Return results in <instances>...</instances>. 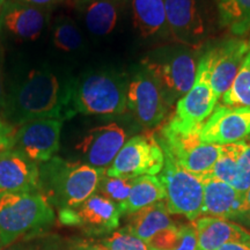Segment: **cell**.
I'll return each instance as SVG.
<instances>
[{
  "mask_svg": "<svg viewBox=\"0 0 250 250\" xmlns=\"http://www.w3.org/2000/svg\"><path fill=\"white\" fill-rule=\"evenodd\" d=\"M73 80L61 79L46 70H33L9 99L6 118L15 124L37 120L71 118Z\"/></svg>",
  "mask_w": 250,
  "mask_h": 250,
  "instance_id": "obj_1",
  "label": "cell"
},
{
  "mask_svg": "<svg viewBox=\"0 0 250 250\" xmlns=\"http://www.w3.org/2000/svg\"><path fill=\"white\" fill-rule=\"evenodd\" d=\"M104 174L103 168L54 156L40 167V192L59 210L74 208L95 193Z\"/></svg>",
  "mask_w": 250,
  "mask_h": 250,
  "instance_id": "obj_2",
  "label": "cell"
},
{
  "mask_svg": "<svg viewBox=\"0 0 250 250\" xmlns=\"http://www.w3.org/2000/svg\"><path fill=\"white\" fill-rule=\"evenodd\" d=\"M54 220V208L41 192L0 193V242L2 248L21 236L35 235Z\"/></svg>",
  "mask_w": 250,
  "mask_h": 250,
  "instance_id": "obj_3",
  "label": "cell"
},
{
  "mask_svg": "<svg viewBox=\"0 0 250 250\" xmlns=\"http://www.w3.org/2000/svg\"><path fill=\"white\" fill-rule=\"evenodd\" d=\"M127 85L111 73H89L73 81L72 105L76 114L116 116L126 110Z\"/></svg>",
  "mask_w": 250,
  "mask_h": 250,
  "instance_id": "obj_4",
  "label": "cell"
},
{
  "mask_svg": "<svg viewBox=\"0 0 250 250\" xmlns=\"http://www.w3.org/2000/svg\"><path fill=\"white\" fill-rule=\"evenodd\" d=\"M201 127L186 130L166 121L155 138L165 154H168L184 169L203 176L212 169L220 154L221 145L206 144L201 139Z\"/></svg>",
  "mask_w": 250,
  "mask_h": 250,
  "instance_id": "obj_5",
  "label": "cell"
},
{
  "mask_svg": "<svg viewBox=\"0 0 250 250\" xmlns=\"http://www.w3.org/2000/svg\"><path fill=\"white\" fill-rule=\"evenodd\" d=\"M143 65L159 83L169 107L191 89L198 67L192 49L167 50L158 57L146 58Z\"/></svg>",
  "mask_w": 250,
  "mask_h": 250,
  "instance_id": "obj_6",
  "label": "cell"
},
{
  "mask_svg": "<svg viewBox=\"0 0 250 250\" xmlns=\"http://www.w3.org/2000/svg\"><path fill=\"white\" fill-rule=\"evenodd\" d=\"M159 174L166 191L168 212L182 214L191 221L197 220L202 214L204 197V184L201 177L184 169L168 154H165L164 168Z\"/></svg>",
  "mask_w": 250,
  "mask_h": 250,
  "instance_id": "obj_7",
  "label": "cell"
},
{
  "mask_svg": "<svg viewBox=\"0 0 250 250\" xmlns=\"http://www.w3.org/2000/svg\"><path fill=\"white\" fill-rule=\"evenodd\" d=\"M165 154L154 132L133 137L105 169V175L122 179H136L144 175H156L164 168Z\"/></svg>",
  "mask_w": 250,
  "mask_h": 250,
  "instance_id": "obj_8",
  "label": "cell"
},
{
  "mask_svg": "<svg viewBox=\"0 0 250 250\" xmlns=\"http://www.w3.org/2000/svg\"><path fill=\"white\" fill-rule=\"evenodd\" d=\"M218 99L212 89L208 62L202 55L197 67L196 80L191 89L176 102V107L168 122L186 130L202 127L211 116Z\"/></svg>",
  "mask_w": 250,
  "mask_h": 250,
  "instance_id": "obj_9",
  "label": "cell"
},
{
  "mask_svg": "<svg viewBox=\"0 0 250 250\" xmlns=\"http://www.w3.org/2000/svg\"><path fill=\"white\" fill-rule=\"evenodd\" d=\"M126 107L145 129L160 124L170 108L159 83L145 68L137 72L127 83Z\"/></svg>",
  "mask_w": 250,
  "mask_h": 250,
  "instance_id": "obj_10",
  "label": "cell"
},
{
  "mask_svg": "<svg viewBox=\"0 0 250 250\" xmlns=\"http://www.w3.org/2000/svg\"><path fill=\"white\" fill-rule=\"evenodd\" d=\"M249 49V41L230 37L211 46L203 54L208 62L212 89L219 100L232 86Z\"/></svg>",
  "mask_w": 250,
  "mask_h": 250,
  "instance_id": "obj_11",
  "label": "cell"
},
{
  "mask_svg": "<svg viewBox=\"0 0 250 250\" xmlns=\"http://www.w3.org/2000/svg\"><path fill=\"white\" fill-rule=\"evenodd\" d=\"M62 121L37 120L21 124L14 132L13 147L34 162H46L59 149Z\"/></svg>",
  "mask_w": 250,
  "mask_h": 250,
  "instance_id": "obj_12",
  "label": "cell"
},
{
  "mask_svg": "<svg viewBox=\"0 0 250 250\" xmlns=\"http://www.w3.org/2000/svg\"><path fill=\"white\" fill-rule=\"evenodd\" d=\"M122 210L117 204L94 193L78 208L59 210V220L64 225L80 226L89 234H102L116 229Z\"/></svg>",
  "mask_w": 250,
  "mask_h": 250,
  "instance_id": "obj_13",
  "label": "cell"
},
{
  "mask_svg": "<svg viewBox=\"0 0 250 250\" xmlns=\"http://www.w3.org/2000/svg\"><path fill=\"white\" fill-rule=\"evenodd\" d=\"M201 139L206 144L227 145L250 136V107L215 105L201 127Z\"/></svg>",
  "mask_w": 250,
  "mask_h": 250,
  "instance_id": "obj_14",
  "label": "cell"
},
{
  "mask_svg": "<svg viewBox=\"0 0 250 250\" xmlns=\"http://www.w3.org/2000/svg\"><path fill=\"white\" fill-rule=\"evenodd\" d=\"M169 35L176 43L195 50L206 36L198 0H164Z\"/></svg>",
  "mask_w": 250,
  "mask_h": 250,
  "instance_id": "obj_15",
  "label": "cell"
},
{
  "mask_svg": "<svg viewBox=\"0 0 250 250\" xmlns=\"http://www.w3.org/2000/svg\"><path fill=\"white\" fill-rule=\"evenodd\" d=\"M126 140V132L116 123L93 127L77 145L87 165L95 168L110 166Z\"/></svg>",
  "mask_w": 250,
  "mask_h": 250,
  "instance_id": "obj_16",
  "label": "cell"
},
{
  "mask_svg": "<svg viewBox=\"0 0 250 250\" xmlns=\"http://www.w3.org/2000/svg\"><path fill=\"white\" fill-rule=\"evenodd\" d=\"M40 192V167L14 148L0 152V193Z\"/></svg>",
  "mask_w": 250,
  "mask_h": 250,
  "instance_id": "obj_17",
  "label": "cell"
},
{
  "mask_svg": "<svg viewBox=\"0 0 250 250\" xmlns=\"http://www.w3.org/2000/svg\"><path fill=\"white\" fill-rule=\"evenodd\" d=\"M199 177L204 184L203 214L223 219H241L243 217L245 193L239 192L229 184L208 175Z\"/></svg>",
  "mask_w": 250,
  "mask_h": 250,
  "instance_id": "obj_18",
  "label": "cell"
},
{
  "mask_svg": "<svg viewBox=\"0 0 250 250\" xmlns=\"http://www.w3.org/2000/svg\"><path fill=\"white\" fill-rule=\"evenodd\" d=\"M46 22L44 8L6 0L0 14V30L23 40H35L41 35Z\"/></svg>",
  "mask_w": 250,
  "mask_h": 250,
  "instance_id": "obj_19",
  "label": "cell"
},
{
  "mask_svg": "<svg viewBox=\"0 0 250 250\" xmlns=\"http://www.w3.org/2000/svg\"><path fill=\"white\" fill-rule=\"evenodd\" d=\"M198 250H217L226 243H249L250 233L227 219L204 217L196 220Z\"/></svg>",
  "mask_w": 250,
  "mask_h": 250,
  "instance_id": "obj_20",
  "label": "cell"
},
{
  "mask_svg": "<svg viewBox=\"0 0 250 250\" xmlns=\"http://www.w3.org/2000/svg\"><path fill=\"white\" fill-rule=\"evenodd\" d=\"M120 0H74L89 33L96 36H105L116 27L120 17Z\"/></svg>",
  "mask_w": 250,
  "mask_h": 250,
  "instance_id": "obj_21",
  "label": "cell"
},
{
  "mask_svg": "<svg viewBox=\"0 0 250 250\" xmlns=\"http://www.w3.org/2000/svg\"><path fill=\"white\" fill-rule=\"evenodd\" d=\"M134 28L144 39L170 37L164 0H131Z\"/></svg>",
  "mask_w": 250,
  "mask_h": 250,
  "instance_id": "obj_22",
  "label": "cell"
},
{
  "mask_svg": "<svg viewBox=\"0 0 250 250\" xmlns=\"http://www.w3.org/2000/svg\"><path fill=\"white\" fill-rule=\"evenodd\" d=\"M176 224H174L169 217L166 203L158 202L131 213L129 225L126 227L131 233L148 245L156 234Z\"/></svg>",
  "mask_w": 250,
  "mask_h": 250,
  "instance_id": "obj_23",
  "label": "cell"
},
{
  "mask_svg": "<svg viewBox=\"0 0 250 250\" xmlns=\"http://www.w3.org/2000/svg\"><path fill=\"white\" fill-rule=\"evenodd\" d=\"M164 199H166V191L159 177L155 175L136 177L129 198L123 206V214L134 213L146 206L162 202Z\"/></svg>",
  "mask_w": 250,
  "mask_h": 250,
  "instance_id": "obj_24",
  "label": "cell"
},
{
  "mask_svg": "<svg viewBox=\"0 0 250 250\" xmlns=\"http://www.w3.org/2000/svg\"><path fill=\"white\" fill-rule=\"evenodd\" d=\"M219 24L236 37L250 33V0H217Z\"/></svg>",
  "mask_w": 250,
  "mask_h": 250,
  "instance_id": "obj_25",
  "label": "cell"
},
{
  "mask_svg": "<svg viewBox=\"0 0 250 250\" xmlns=\"http://www.w3.org/2000/svg\"><path fill=\"white\" fill-rule=\"evenodd\" d=\"M243 146H245V139L236 143L227 144V145H221L218 160L215 161L212 169L206 175L232 186L236 177L237 161L242 153Z\"/></svg>",
  "mask_w": 250,
  "mask_h": 250,
  "instance_id": "obj_26",
  "label": "cell"
},
{
  "mask_svg": "<svg viewBox=\"0 0 250 250\" xmlns=\"http://www.w3.org/2000/svg\"><path fill=\"white\" fill-rule=\"evenodd\" d=\"M221 98L223 104L228 107H250V40L245 61L237 72L232 86Z\"/></svg>",
  "mask_w": 250,
  "mask_h": 250,
  "instance_id": "obj_27",
  "label": "cell"
},
{
  "mask_svg": "<svg viewBox=\"0 0 250 250\" xmlns=\"http://www.w3.org/2000/svg\"><path fill=\"white\" fill-rule=\"evenodd\" d=\"M134 179H122V177H110L103 175L100 181V184L96 191L100 195L110 199L115 204L121 208L122 214H123V206L126 203L129 195L132 189Z\"/></svg>",
  "mask_w": 250,
  "mask_h": 250,
  "instance_id": "obj_28",
  "label": "cell"
},
{
  "mask_svg": "<svg viewBox=\"0 0 250 250\" xmlns=\"http://www.w3.org/2000/svg\"><path fill=\"white\" fill-rule=\"evenodd\" d=\"M83 43L81 34L76 23L67 18L57 21L54 29V44L62 51H74L79 49Z\"/></svg>",
  "mask_w": 250,
  "mask_h": 250,
  "instance_id": "obj_29",
  "label": "cell"
},
{
  "mask_svg": "<svg viewBox=\"0 0 250 250\" xmlns=\"http://www.w3.org/2000/svg\"><path fill=\"white\" fill-rule=\"evenodd\" d=\"M95 245L102 250H152L147 243L131 233L127 227L114 232Z\"/></svg>",
  "mask_w": 250,
  "mask_h": 250,
  "instance_id": "obj_30",
  "label": "cell"
},
{
  "mask_svg": "<svg viewBox=\"0 0 250 250\" xmlns=\"http://www.w3.org/2000/svg\"><path fill=\"white\" fill-rule=\"evenodd\" d=\"M232 187L241 193H245L250 188V140L248 138L245 139V146L237 161L236 177Z\"/></svg>",
  "mask_w": 250,
  "mask_h": 250,
  "instance_id": "obj_31",
  "label": "cell"
},
{
  "mask_svg": "<svg viewBox=\"0 0 250 250\" xmlns=\"http://www.w3.org/2000/svg\"><path fill=\"white\" fill-rule=\"evenodd\" d=\"M182 226L174 225L167 229L162 230L153 237L148 246L154 250H171L175 248L181 239Z\"/></svg>",
  "mask_w": 250,
  "mask_h": 250,
  "instance_id": "obj_32",
  "label": "cell"
},
{
  "mask_svg": "<svg viewBox=\"0 0 250 250\" xmlns=\"http://www.w3.org/2000/svg\"><path fill=\"white\" fill-rule=\"evenodd\" d=\"M171 250H198V239L195 225H182L180 241Z\"/></svg>",
  "mask_w": 250,
  "mask_h": 250,
  "instance_id": "obj_33",
  "label": "cell"
},
{
  "mask_svg": "<svg viewBox=\"0 0 250 250\" xmlns=\"http://www.w3.org/2000/svg\"><path fill=\"white\" fill-rule=\"evenodd\" d=\"M15 130L9 125L0 121V149H9L13 147Z\"/></svg>",
  "mask_w": 250,
  "mask_h": 250,
  "instance_id": "obj_34",
  "label": "cell"
},
{
  "mask_svg": "<svg viewBox=\"0 0 250 250\" xmlns=\"http://www.w3.org/2000/svg\"><path fill=\"white\" fill-rule=\"evenodd\" d=\"M4 250H55V246L50 245V243L27 242V243H19V245L9 247V248L4 249Z\"/></svg>",
  "mask_w": 250,
  "mask_h": 250,
  "instance_id": "obj_35",
  "label": "cell"
},
{
  "mask_svg": "<svg viewBox=\"0 0 250 250\" xmlns=\"http://www.w3.org/2000/svg\"><path fill=\"white\" fill-rule=\"evenodd\" d=\"M14 1H19V2H22V4L35 6V7L45 9L46 7H50V6L58 4V2L62 1V0H14Z\"/></svg>",
  "mask_w": 250,
  "mask_h": 250,
  "instance_id": "obj_36",
  "label": "cell"
},
{
  "mask_svg": "<svg viewBox=\"0 0 250 250\" xmlns=\"http://www.w3.org/2000/svg\"><path fill=\"white\" fill-rule=\"evenodd\" d=\"M217 250H250V242L249 243H240V242L226 243V245L219 247Z\"/></svg>",
  "mask_w": 250,
  "mask_h": 250,
  "instance_id": "obj_37",
  "label": "cell"
},
{
  "mask_svg": "<svg viewBox=\"0 0 250 250\" xmlns=\"http://www.w3.org/2000/svg\"><path fill=\"white\" fill-rule=\"evenodd\" d=\"M71 250H102L100 249L96 245H89V243H81V245H78L73 247Z\"/></svg>",
  "mask_w": 250,
  "mask_h": 250,
  "instance_id": "obj_38",
  "label": "cell"
},
{
  "mask_svg": "<svg viewBox=\"0 0 250 250\" xmlns=\"http://www.w3.org/2000/svg\"><path fill=\"white\" fill-rule=\"evenodd\" d=\"M243 211L245 214L250 212V188L245 192V201H243ZM243 214V215H245Z\"/></svg>",
  "mask_w": 250,
  "mask_h": 250,
  "instance_id": "obj_39",
  "label": "cell"
},
{
  "mask_svg": "<svg viewBox=\"0 0 250 250\" xmlns=\"http://www.w3.org/2000/svg\"><path fill=\"white\" fill-rule=\"evenodd\" d=\"M5 2H6V0H0V14H1V11H2V8H4Z\"/></svg>",
  "mask_w": 250,
  "mask_h": 250,
  "instance_id": "obj_40",
  "label": "cell"
},
{
  "mask_svg": "<svg viewBox=\"0 0 250 250\" xmlns=\"http://www.w3.org/2000/svg\"><path fill=\"white\" fill-rule=\"evenodd\" d=\"M1 93H2V86H1V78H0V101H1Z\"/></svg>",
  "mask_w": 250,
  "mask_h": 250,
  "instance_id": "obj_41",
  "label": "cell"
},
{
  "mask_svg": "<svg viewBox=\"0 0 250 250\" xmlns=\"http://www.w3.org/2000/svg\"><path fill=\"white\" fill-rule=\"evenodd\" d=\"M242 218H247V219H249V220H250V212H248V213H246Z\"/></svg>",
  "mask_w": 250,
  "mask_h": 250,
  "instance_id": "obj_42",
  "label": "cell"
},
{
  "mask_svg": "<svg viewBox=\"0 0 250 250\" xmlns=\"http://www.w3.org/2000/svg\"><path fill=\"white\" fill-rule=\"evenodd\" d=\"M2 249V246H1V242H0V250Z\"/></svg>",
  "mask_w": 250,
  "mask_h": 250,
  "instance_id": "obj_43",
  "label": "cell"
},
{
  "mask_svg": "<svg viewBox=\"0 0 250 250\" xmlns=\"http://www.w3.org/2000/svg\"><path fill=\"white\" fill-rule=\"evenodd\" d=\"M248 139H249V140H250V136H249V137H248Z\"/></svg>",
  "mask_w": 250,
  "mask_h": 250,
  "instance_id": "obj_44",
  "label": "cell"
},
{
  "mask_svg": "<svg viewBox=\"0 0 250 250\" xmlns=\"http://www.w3.org/2000/svg\"><path fill=\"white\" fill-rule=\"evenodd\" d=\"M120 1H121V0H120Z\"/></svg>",
  "mask_w": 250,
  "mask_h": 250,
  "instance_id": "obj_45",
  "label": "cell"
}]
</instances>
